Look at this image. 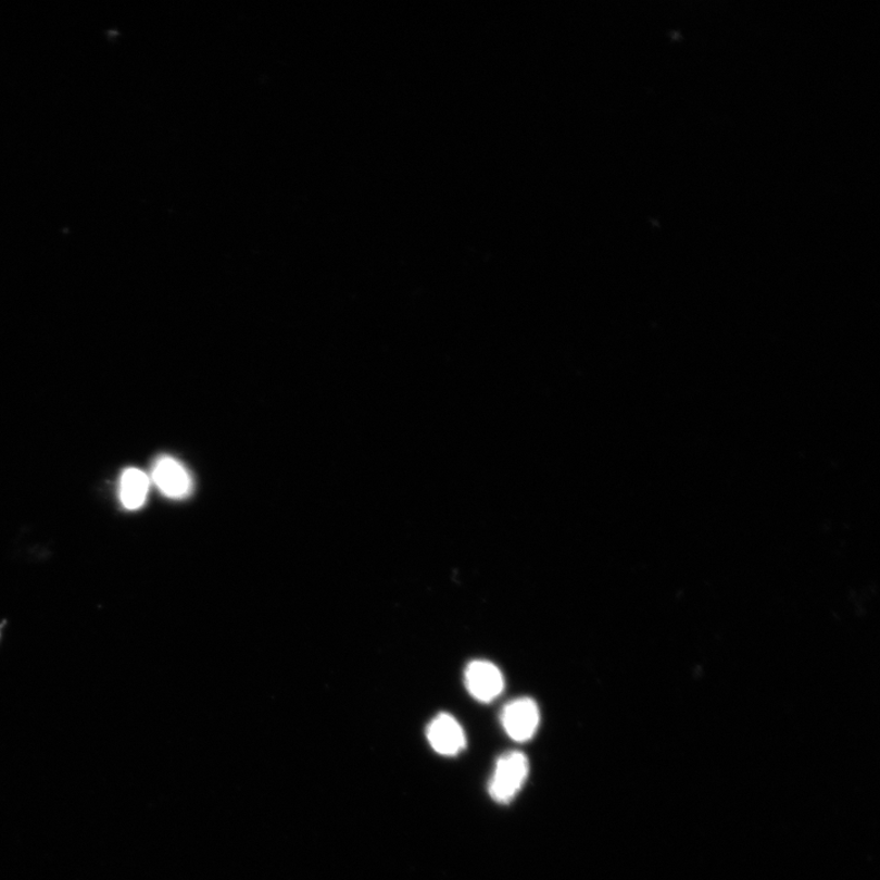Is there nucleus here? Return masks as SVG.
I'll return each mask as SVG.
<instances>
[{
    "label": "nucleus",
    "instance_id": "obj_1",
    "mask_svg": "<svg viewBox=\"0 0 880 880\" xmlns=\"http://www.w3.org/2000/svg\"><path fill=\"white\" fill-rule=\"evenodd\" d=\"M527 777L528 759L524 753H506L496 762L489 794L498 804H508L521 790Z\"/></svg>",
    "mask_w": 880,
    "mask_h": 880
},
{
    "label": "nucleus",
    "instance_id": "obj_2",
    "mask_svg": "<svg viewBox=\"0 0 880 880\" xmlns=\"http://www.w3.org/2000/svg\"><path fill=\"white\" fill-rule=\"evenodd\" d=\"M540 718V708L528 697L507 703L502 713V724L507 737L517 742H525L535 737Z\"/></svg>",
    "mask_w": 880,
    "mask_h": 880
},
{
    "label": "nucleus",
    "instance_id": "obj_3",
    "mask_svg": "<svg viewBox=\"0 0 880 880\" xmlns=\"http://www.w3.org/2000/svg\"><path fill=\"white\" fill-rule=\"evenodd\" d=\"M465 684L469 694L479 702H492L504 690L503 674L488 661H474L465 670Z\"/></svg>",
    "mask_w": 880,
    "mask_h": 880
},
{
    "label": "nucleus",
    "instance_id": "obj_4",
    "mask_svg": "<svg viewBox=\"0 0 880 880\" xmlns=\"http://www.w3.org/2000/svg\"><path fill=\"white\" fill-rule=\"evenodd\" d=\"M152 478L160 491L172 499L188 496L192 491V478L188 469L171 456L156 460Z\"/></svg>",
    "mask_w": 880,
    "mask_h": 880
},
{
    "label": "nucleus",
    "instance_id": "obj_5",
    "mask_svg": "<svg viewBox=\"0 0 880 880\" xmlns=\"http://www.w3.org/2000/svg\"><path fill=\"white\" fill-rule=\"evenodd\" d=\"M427 739L430 746L443 756H456L466 746L463 727L450 714L442 713L429 722Z\"/></svg>",
    "mask_w": 880,
    "mask_h": 880
},
{
    "label": "nucleus",
    "instance_id": "obj_6",
    "mask_svg": "<svg viewBox=\"0 0 880 880\" xmlns=\"http://www.w3.org/2000/svg\"><path fill=\"white\" fill-rule=\"evenodd\" d=\"M150 491V479L139 468L125 469L121 479V501L127 511H137Z\"/></svg>",
    "mask_w": 880,
    "mask_h": 880
},
{
    "label": "nucleus",
    "instance_id": "obj_7",
    "mask_svg": "<svg viewBox=\"0 0 880 880\" xmlns=\"http://www.w3.org/2000/svg\"><path fill=\"white\" fill-rule=\"evenodd\" d=\"M0 636H2V628H0Z\"/></svg>",
    "mask_w": 880,
    "mask_h": 880
}]
</instances>
